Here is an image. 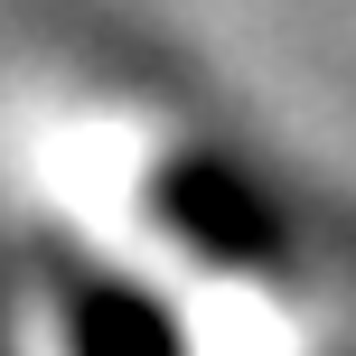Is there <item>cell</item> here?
Wrapping results in <instances>:
<instances>
[{
  "label": "cell",
  "mask_w": 356,
  "mask_h": 356,
  "mask_svg": "<svg viewBox=\"0 0 356 356\" xmlns=\"http://www.w3.org/2000/svg\"><path fill=\"white\" fill-rule=\"evenodd\" d=\"M150 216L178 253H197L207 272H234V282H291L309 253L291 197L225 150H169L150 169Z\"/></svg>",
  "instance_id": "obj_1"
},
{
  "label": "cell",
  "mask_w": 356,
  "mask_h": 356,
  "mask_svg": "<svg viewBox=\"0 0 356 356\" xmlns=\"http://www.w3.org/2000/svg\"><path fill=\"white\" fill-rule=\"evenodd\" d=\"M38 282H47V309H56L66 356H197L188 328H178V309L150 282L113 272V263H85V253L47 244L38 253Z\"/></svg>",
  "instance_id": "obj_2"
},
{
  "label": "cell",
  "mask_w": 356,
  "mask_h": 356,
  "mask_svg": "<svg viewBox=\"0 0 356 356\" xmlns=\"http://www.w3.org/2000/svg\"><path fill=\"white\" fill-rule=\"evenodd\" d=\"M0 356H10V347H0Z\"/></svg>",
  "instance_id": "obj_3"
}]
</instances>
